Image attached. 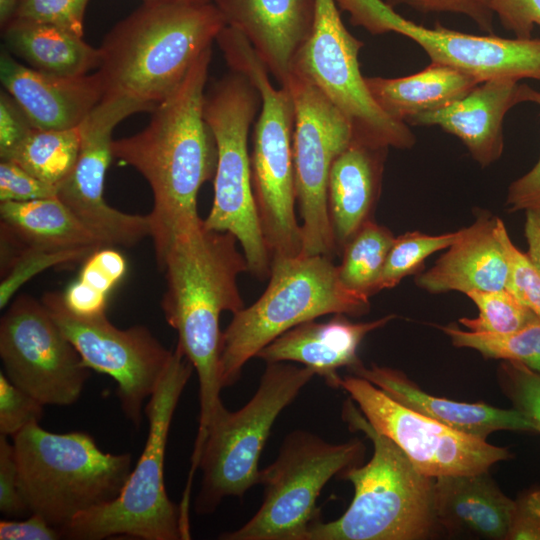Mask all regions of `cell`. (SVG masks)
I'll return each mask as SVG.
<instances>
[{
	"mask_svg": "<svg viewBox=\"0 0 540 540\" xmlns=\"http://www.w3.org/2000/svg\"><path fill=\"white\" fill-rule=\"evenodd\" d=\"M211 54L210 47L198 57L142 131L112 142L113 157L135 168L152 190L148 216L157 263L177 234L202 221L198 193L215 175L217 146L203 112Z\"/></svg>",
	"mask_w": 540,
	"mask_h": 540,
	"instance_id": "cell-1",
	"label": "cell"
},
{
	"mask_svg": "<svg viewBox=\"0 0 540 540\" xmlns=\"http://www.w3.org/2000/svg\"><path fill=\"white\" fill-rule=\"evenodd\" d=\"M238 240L229 232L198 224L177 234L157 265L165 273L161 307L178 335L176 347L191 362L199 380L200 416L192 453L198 459L209 424L223 405L219 378L221 314L244 308L237 284L248 271Z\"/></svg>",
	"mask_w": 540,
	"mask_h": 540,
	"instance_id": "cell-2",
	"label": "cell"
},
{
	"mask_svg": "<svg viewBox=\"0 0 540 540\" xmlns=\"http://www.w3.org/2000/svg\"><path fill=\"white\" fill-rule=\"evenodd\" d=\"M227 26L212 1L144 4L120 21L99 48L104 95L156 106L183 82Z\"/></svg>",
	"mask_w": 540,
	"mask_h": 540,
	"instance_id": "cell-3",
	"label": "cell"
},
{
	"mask_svg": "<svg viewBox=\"0 0 540 540\" xmlns=\"http://www.w3.org/2000/svg\"><path fill=\"white\" fill-rule=\"evenodd\" d=\"M352 431L362 432L373 445L364 465L338 478L354 488L353 499L336 520L314 523L307 540H422L439 528L434 502L435 478L418 471L405 453L379 433L350 398L342 410Z\"/></svg>",
	"mask_w": 540,
	"mask_h": 540,
	"instance_id": "cell-4",
	"label": "cell"
},
{
	"mask_svg": "<svg viewBox=\"0 0 540 540\" xmlns=\"http://www.w3.org/2000/svg\"><path fill=\"white\" fill-rule=\"evenodd\" d=\"M193 370L191 362L175 347L144 409L149 429L143 452L119 495L59 528L61 538L101 540L123 535L142 540L190 539L180 505L166 492L164 460L171 421Z\"/></svg>",
	"mask_w": 540,
	"mask_h": 540,
	"instance_id": "cell-5",
	"label": "cell"
},
{
	"mask_svg": "<svg viewBox=\"0 0 540 540\" xmlns=\"http://www.w3.org/2000/svg\"><path fill=\"white\" fill-rule=\"evenodd\" d=\"M369 307L368 297L342 284L330 257L299 254L272 259L265 291L234 313L221 334V386L235 384L245 364L291 328L328 314L363 315Z\"/></svg>",
	"mask_w": 540,
	"mask_h": 540,
	"instance_id": "cell-6",
	"label": "cell"
},
{
	"mask_svg": "<svg viewBox=\"0 0 540 540\" xmlns=\"http://www.w3.org/2000/svg\"><path fill=\"white\" fill-rule=\"evenodd\" d=\"M216 42L231 71L248 78L260 95L250 162L254 199L271 259L297 256L302 252V234L295 213L291 93L284 85L272 84L267 67L237 30L226 26Z\"/></svg>",
	"mask_w": 540,
	"mask_h": 540,
	"instance_id": "cell-7",
	"label": "cell"
},
{
	"mask_svg": "<svg viewBox=\"0 0 540 540\" xmlns=\"http://www.w3.org/2000/svg\"><path fill=\"white\" fill-rule=\"evenodd\" d=\"M12 444L29 513L58 529L115 499L132 470L130 454L105 453L84 431L53 433L33 423Z\"/></svg>",
	"mask_w": 540,
	"mask_h": 540,
	"instance_id": "cell-8",
	"label": "cell"
},
{
	"mask_svg": "<svg viewBox=\"0 0 540 540\" xmlns=\"http://www.w3.org/2000/svg\"><path fill=\"white\" fill-rule=\"evenodd\" d=\"M261 99L244 75L231 71L205 94L203 112L217 146L214 198L203 225L233 234L242 247L248 271L269 278L272 259L254 199L248 152L250 126Z\"/></svg>",
	"mask_w": 540,
	"mask_h": 540,
	"instance_id": "cell-9",
	"label": "cell"
},
{
	"mask_svg": "<svg viewBox=\"0 0 540 540\" xmlns=\"http://www.w3.org/2000/svg\"><path fill=\"white\" fill-rule=\"evenodd\" d=\"M315 375L304 366L266 363L255 394L242 408L217 410L199 459L198 514L213 513L226 497H243L259 484V458L274 422Z\"/></svg>",
	"mask_w": 540,
	"mask_h": 540,
	"instance_id": "cell-10",
	"label": "cell"
},
{
	"mask_svg": "<svg viewBox=\"0 0 540 540\" xmlns=\"http://www.w3.org/2000/svg\"><path fill=\"white\" fill-rule=\"evenodd\" d=\"M365 446L359 439L333 444L305 431L284 439L276 460L260 470L263 500L243 526L219 536L223 540H307L320 519L317 499L334 476L360 465Z\"/></svg>",
	"mask_w": 540,
	"mask_h": 540,
	"instance_id": "cell-11",
	"label": "cell"
},
{
	"mask_svg": "<svg viewBox=\"0 0 540 540\" xmlns=\"http://www.w3.org/2000/svg\"><path fill=\"white\" fill-rule=\"evenodd\" d=\"M363 46L345 27L336 0H316L312 32L292 71L311 81L346 116L353 139L377 148L410 149L416 137L409 126L386 115L368 90L358 58Z\"/></svg>",
	"mask_w": 540,
	"mask_h": 540,
	"instance_id": "cell-12",
	"label": "cell"
},
{
	"mask_svg": "<svg viewBox=\"0 0 540 540\" xmlns=\"http://www.w3.org/2000/svg\"><path fill=\"white\" fill-rule=\"evenodd\" d=\"M295 112L293 164L296 202L302 220L304 255L338 254L327 205L335 158L349 145L353 128L346 116L306 77L292 71L283 84Z\"/></svg>",
	"mask_w": 540,
	"mask_h": 540,
	"instance_id": "cell-13",
	"label": "cell"
},
{
	"mask_svg": "<svg viewBox=\"0 0 540 540\" xmlns=\"http://www.w3.org/2000/svg\"><path fill=\"white\" fill-rule=\"evenodd\" d=\"M41 301L83 363L115 380L125 417L139 427L143 403L160 383L173 350L166 349L145 326L119 329L106 314L94 317L73 314L64 304L62 293L47 292Z\"/></svg>",
	"mask_w": 540,
	"mask_h": 540,
	"instance_id": "cell-14",
	"label": "cell"
},
{
	"mask_svg": "<svg viewBox=\"0 0 540 540\" xmlns=\"http://www.w3.org/2000/svg\"><path fill=\"white\" fill-rule=\"evenodd\" d=\"M353 25L373 35L401 34L417 43L431 62L444 64L484 82L495 78L540 81V38L478 36L414 23L382 0H336Z\"/></svg>",
	"mask_w": 540,
	"mask_h": 540,
	"instance_id": "cell-15",
	"label": "cell"
},
{
	"mask_svg": "<svg viewBox=\"0 0 540 540\" xmlns=\"http://www.w3.org/2000/svg\"><path fill=\"white\" fill-rule=\"evenodd\" d=\"M5 375L44 405L75 403L90 377L81 356L44 304L22 294L0 322Z\"/></svg>",
	"mask_w": 540,
	"mask_h": 540,
	"instance_id": "cell-16",
	"label": "cell"
},
{
	"mask_svg": "<svg viewBox=\"0 0 540 540\" xmlns=\"http://www.w3.org/2000/svg\"><path fill=\"white\" fill-rule=\"evenodd\" d=\"M344 389L367 421L391 439L424 475L473 474L488 471L512 457L508 449L454 430L405 407L368 380L341 377Z\"/></svg>",
	"mask_w": 540,
	"mask_h": 540,
	"instance_id": "cell-17",
	"label": "cell"
},
{
	"mask_svg": "<svg viewBox=\"0 0 540 540\" xmlns=\"http://www.w3.org/2000/svg\"><path fill=\"white\" fill-rule=\"evenodd\" d=\"M154 108L130 97L104 95L80 124L78 158L57 197L104 246L132 247L151 234L148 215L124 213L105 201L104 182L114 128L126 117Z\"/></svg>",
	"mask_w": 540,
	"mask_h": 540,
	"instance_id": "cell-18",
	"label": "cell"
},
{
	"mask_svg": "<svg viewBox=\"0 0 540 540\" xmlns=\"http://www.w3.org/2000/svg\"><path fill=\"white\" fill-rule=\"evenodd\" d=\"M283 85L314 24L316 0H212Z\"/></svg>",
	"mask_w": 540,
	"mask_h": 540,
	"instance_id": "cell-19",
	"label": "cell"
},
{
	"mask_svg": "<svg viewBox=\"0 0 540 540\" xmlns=\"http://www.w3.org/2000/svg\"><path fill=\"white\" fill-rule=\"evenodd\" d=\"M0 79L33 127L40 130L79 126L104 96L97 72L53 75L19 63L7 50L0 56Z\"/></svg>",
	"mask_w": 540,
	"mask_h": 540,
	"instance_id": "cell-20",
	"label": "cell"
},
{
	"mask_svg": "<svg viewBox=\"0 0 540 540\" xmlns=\"http://www.w3.org/2000/svg\"><path fill=\"white\" fill-rule=\"evenodd\" d=\"M521 91L519 80L490 79L450 105L412 118L407 125L440 127L459 138L472 158L487 167L503 153L504 118L512 107L522 103Z\"/></svg>",
	"mask_w": 540,
	"mask_h": 540,
	"instance_id": "cell-21",
	"label": "cell"
},
{
	"mask_svg": "<svg viewBox=\"0 0 540 540\" xmlns=\"http://www.w3.org/2000/svg\"><path fill=\"white\" fill-rule=\"evenodd\" d=\"M389 397L424 416L483 441L497 431L537 433L535 426L514 408L503 409L486 403H468L434 396L422 390L402 371L360 361L348 369Z\"/></svg>",
	"mask_w": 540,
	"mask_h": 540,
	"instance_id": "cell-22",
	"label": "cell"
},
{
	"mask_svg": "<svg viewBox=\"0 0 540 540\" xmlns=\"http://www.w3.org/2000/svg\"><path fill=\"white\" fill-rule=\"evenodd\" d=\"M394 318L391 314L356 323L344 314H335L326 322L307 321L281 334L256 357L266 363H300L322 377L327 385L340 388L338 369H349L360 362L357 352L365 336Z\"/></svg>",
	"mask_w": 540,
	"mask_h": 540,
	"instance_id": "cell-23",
	"label": "cell"
},
{
	"mask_svg": "<svg viewBox=\"0 0 540 540\" xmlns=\"http://www.w3.org/2000/svg\"><path fill=\"white\" fill-rule=\"evenodd\" d=\"M496 218L479 214L447 252L416 277L417 286L430 293L505 289L508 264L495 232Z\"/></svg>",
	"mask_w": 540,
	"mask_h": 540,
	"instance_id": "cell-24",
	"label": "cell"
},
{
	"mask_svg": "<svg viewBox=\"0 0 540 540\" xmlns=\"http://www.w3.org/2000/svg\"><path fill=\"white\" fill-rule=\"evenodd\" d=\"M387 150L352 138L331 166L327 205L338 254L371 220L381 190Z\"/></svg>",
	"mask_w": 540,
	"mask_h": 540,
	"instance_id": "cell-25",
	"label": "cell"
},
{
	"mask_svg": "<svg viewBox=\"0 0 540 540\" xmlns=\"http://www.w3.org/2000/svg\"><path fill=\"white\" fill-rule=\"evenodd\" d=\"M0 218L3 260L22 249L89 255L104 247L58 197L1 202Z\"/></svg>",
	"mask_w": 540,
	"mask_h": 540,
	"instance_id": "cell-26",
	"label": "cell"
},
{
	"mask_svg": "<svg viewBox=\"0 0 540 540\" xmlns=\"http://www.w3.org/2000/svg\"><path fill=\"white\" fill-rule=\"evenodd\" d=\"M488 471L435 478L434 502L440 526L450 532L506 540L514 500L501 491Z\"/></svg>",
	"mask_w": 540,
	"mask_h": 540,
	"instance_id": "cell-27",
	"label": "cell"
},
{
	"mask_svg": "<svg viewBox=\"0 0 540 540\" xmlns=\"http://www.w3.org/2000/svg\"><path fill=\"white\" fill-rule=\"evenodd\" d=\"M377 105L390 118L407 123L414 117L442 109L461 99L481 83L453 67L431 62L404 77H365Z\"/></svg>",
	"mask_w": 540,
	"mask_h": 540,
	"instance_id": "cell-28",
	"label": "cell"
},
{
	"mask_svg": "<svg viewBox=\"0 0 540 540\" xmlns=\"http://www.w3.org/2000/svg\"><path fill=\"white\" fill-rule=\"evenodd\" d=\"M3 30L7 50L36 70L72 77L100 65L99 48L63 27L14 18Z\"/></svg>",
	"mask_w": 540,
	"mask_h": 540,
	"instance_id": "cell-29",
	"label": "cell"
},
{
	"mask_svg": "<svg viewBox=\"0 0 540 540\" xmlns=\"http://www.w3.org/2000/svg\"><path fill=\"white\" fill-rule=\"evenodd\" d=\"M80 143V125L62 130L34 129L8 160L58 190L75 167Z\"/></svg>",
	"mask_w": 540,
	"mask_h": 540,
	"instance_id": "cell-30",
	"label": "cell"
},
{
	"mask_svg": "<svg viewBox=\"0 0 540 540\" xmlns=\"http://www.w3.org/2000/svg\"><path fill=\"white\" fill-rule=\"evenodd\" d=\"M126 271V258L116 247L94 250L84 260L77 279L62 293L64 304L81 317L106 314L108 297Z\"/></svg>",
	"mask_w": 540,
	"mask_h": 540,
	"instance_id": "cell-31",
	"label": "cell"
},
{
	"mask_svg": "<svg viewBox=\"0 0 540 540\" xmlns=\"http://www.w3.org/2000/svg\"><path fill=\"white\" fill-rule=\"evenodd\" d=\"M395 240L392 232L367 221L342 250L338 274L342 284L363 296L379 292V281L388 253Z\"/></svg>",
	"mask_w": 540,
	"mask_h": 540,
	"instance_id": "cell-32",
	"label": "cell"
},
{
	"mask_svg": "<svg viewBox=\"0 0 540 540\" xmlns=\"http://www.w3.org/2000/svg\"><path fill=\"white\" fill-rule=\"evenodd\" d=\"M438 328L456 347L474 349L486 359L519 361L540 372V320L507 335L476 333L452 324Z\"/></svg>",
	"mask_w": 540,
	"mask_h": 540,
	"instance_id": "cell-33",
	"label": "cell"
},
{
	"mask_svg": "<svg viewBox=\"0 0 540 540\" xmlns=\"http://www.w3.org/2000/svg\"><path fill=\"white\" fill-rule=\"evenodd\" d=\"M477 306L478 316L459 319L466 330L495 335L512 334L540 318L520 303L507 289L480 291L466 294Z\"/></svg>",
	"mask_w": 540,
	"mask_h": 540,
	"instance_id": "cell-34",
	"label": "cell"
},
{
	"mask_svg": "<svg viewBox=\"0 0 540 540\" xmlns=\"http://www.w3.org/2000/svg\"><path fill=\"white\" fill-rule=\"evenodd\" d=\"M462 229L441 235H427L419 231L395 237L379 281V291L391 289L414 274L431 254L447 249L462 234Z\"/></svg>",
	"mask_w": 540,
	"mask_h": 540,
	"instance_id": "cell-35",
	"label": "cell"
},
{
	"mask_svg": "<svg viewBox=\"0 0 540 540\" xmlns=\"http://www.w3.org/2000/svg\"><path fill=\"white\" fill-rule=\"evenodd\" d=\"M495 232L508 264L505 289L540 318V272L528 255L513 244L504 222L498 217Z\"/></svg>",
	"mask_w": 540,
	"mask_h": 540,
	"instance_id": "cell-36",
	"label": "cell"
},
{
	"mask_svg": "<svg viewBox=\"0 0 540 540\" xmlns=\"http://www.w3.org/2000/svg\"><path fill=\"white\" fill-rule=\"evenodd\" d=\"M497 376L512 408L524 415L540 433V372L519 361L503 360Z\"/></svg>",
	"mask_w": 540,
	"mask_h": 540,
	"instance_id": "cell-37",
	"label": "cell"
},
{
	"mask_svg": "<svg viewBox=\"0 0 540 540\" xmlns=\"http://www.w3.org/2000/svg\"><path fill=\"white\" fill-rule=\"evenodd\" d=\"M43 407L39 400L0 373V434L13 437L26 426L39 423Z\"/></svg>",
	"mask_w": 540,
	"mask_h": 540,
	"instance_id": "cell-38",
	"label": "cell"
},
{
	"mask_svg": "<svg viewBox=\"0 0 540 540\" xmlns=\"http://www.w3.org/2000/svg\"><path fill=\"white\" fill-rule=\"evenodd\" d=\"M89 0H20L15 18L48 23L83 36Z\"/></svg>",
	"mask_w": 540,
	"mask_h": 540,
	"instance_id": "cell-39",
	"label": "cell"
},
{
	"mask_svg": "<svg viewBox=\"0 0 540 540\" xmlns=\"http://www.w3.org/2000/svg\"><path fill=\"white\" fill-rule=\"evenodd\" d=\"M57 188L10 160L0 163V201L25 202L57 197Z\"/></svg>",
	"mask_w": 540,
	"mask_h": 540,
	"instance_id": "cell-40",
	"label": "cell"
},
{
	"mask_svg": "<svg viewBox=\"0 0 540 540\" xmlns=\"http://www.w3.org/2000/svg\"><path fill=\"white\" fill-rule=\"evenodd\" d=\"M394 5H407L421 13H454L465 15L488 34H493L494 13L491 0H387Z\"/></svg>",
	"mask_w": 540,
	"mask_h": 540,
	"instance_id": "cell-41",
	"label": "cell"
},
{
	"mask_svg": "<svg viewBox=\"0 0 540 540\" xmlns=\"http://www.w3.org/2000/svg\"><path fill=\"white\" fill-rule=\"evenodd\" d=\"M0 434V511L8 517L29 512L19 487L18 468L13 444Z\"/></svg>",
	"mask_w": 540,
	"mask_h": 540,
	"instance_id": "cell-42",
	"label": "cell"
},
{
	"mask_svg": "<svg viewBox=\"0 0 540 540\" xmlns=\"http://www.w3.org/2000/svg\"><path fill=\"white\" fill-rule=\"evenodd\" d=\"M35 128L6 91L0 94V157L8 160Z\"/></svg>",
	"mask_w": 540,
	"mask_h": 540,
	"instance_id": "cell-43",
	"label": "cell"
},
{
	"mask_svg": "<svg viewBox=\"0 0 540 540\" xmlns=\"http://www.w3.org/2000/svg\"><path fill=\"white\" fill-rule=\"evenodd\" d=\"M522 102H532L540 106V91L522 84ZM506 206L510 212L519 210H540V158L534 167L512 182L508 188Z\"/></svg>",
	"mask_w": 540,
	"mask_h": 540,
	"instance_id": "cell-44",
	"label": "cell"
},
{
	"mask_svg": "<svg viewBox=\"0 0 540 540\" xmlns=\"http://www.w3.org/2000/svg\"><path fill=\"white\" fill-rule=\"evenodd\" d=\"M506 540H540V485L523 490L514 500Z\"/></svg>",
	"mask_w": 540,
	"mask_h": 540,
	"instance_id": "cell-45",
	"label": "cell"
},
{
	"mask_svg": "<svg viewBox=\"0 0 540 540\" xmlns=\"http://www.w3.org/2000/svg\"><path fill=\"white\" fill-rule=\"evenodd\" d=\"M491 8L516 38H532L534 25L540 26V0H491Z\"/></svg>",
	"mask_w": 540,
	"mask_h": 540,
	"instance_id": "cell-46",
	"label": "cell"
},
{
	"mask_svg": "<svg viewBox=\"0 0 540 540\" xmlns=\"http://www.w3.org/2000/svg\"><path fill=\"white\" fill-rule=\"evenodd\" d=\"M61 538L59 529L48 523L42 516L31 513L23 521L2 520L1 540H56Z\"/></svg>",
	"mask_w": 540,
	"mask_h": 540,
	"instance_id": "cell-47",
	"label": "cell"
},
{
	"mask_svg": "<svg viewBox=\"0 0 540 540\" xmlns=\"http://www.w3.org/2000/svg\"><path fill=\"white\" fill-rule=\"evenodd\" d=\"M524 231L528 244L527 255L540 272V210H526Z\"/></svg>",
	"mask_w": 540,
	"mask_h": 540,
	"instance_id": "cell-48",
	"label": "cell"
},
{
	"mask_svg": "<svg viewBox=\"0 0 540 540\" xmlns=\"http://www.w3.org/2000/svg\"><path fill=\"white\" fill-rule=\"evenodd\" d=\"M20 0H0V24L4 29L16 16Z\"/></svg>",
	"mask_w": 540,
	"mask_h": 540,
	"instance_id": "cell-49",
	"label": "cell"
},
{
	"mask_svg": "<svg viewBox=\"0 0 540 540\" xmlns=\"http://www.w3.org/2000/svg\"><path fill=\"white\" fill-rule=\"evenodd\" d=\"M144 2L176 1V0H143ZM190 1H212V0H190Z\"/></svg>",
	"mask_w": 540,
	"mask_h": 540,
	"instance_id": "cell-50",
	"label": "cell"
}]
</instances>
